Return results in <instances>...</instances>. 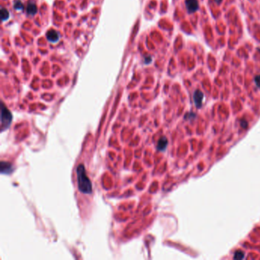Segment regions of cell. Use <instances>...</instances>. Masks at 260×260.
Here are the masks:
<instances>
[{
    "label": "cell",
    "instance_id": "cell-1",
    "mask_svg": "<svg viewBox=\"0 0 260 260\" xmlns=\"http://www.w3.org/2000/svg\"><path fill=\"white\" fill-rule=\"evenodd\" d=\"M76 176L78 188L84 194H90L93 192V185L85 172V166L82 164L79 165L76 169Z\"/></svg>",
    "mask_w": 260,
    "mask_h": 260
},
{
    "label": "cell",
    "instance_id": "cell-2",
    "mask_svg": "<svg viewBox=\"0 0 260 260\" xmlns=\"http://www.w3.org/2000/svg\"><path fill=\"white\" fill-rule=\"evenodd\" d=\"M12 122V114L9 109L4 105L2 106L1 109V131H4L8 129Z\"/></svg>",
    "mask_w": 260,
    "mask_h": 260
},
{
    "label": "cell",
    "instance_id": "cell-3",
    "mask_svg": "<svg viewBox=\"0 0 260 260\" xmlns=\"http://www.w3.org/2000/svg\"><path fill=\"white\" fill-rule=\"evenodd\" d=\"M185 6L189 13H194L199 8L198 0H185Z\"/></svg>",
    "mask_w": 260,
    "mask_h": 260
},
{
    "label": "cell",
    "instance_id": "cell-4",
    "mask_svg": "<svg viewBox=\"0 0 260 260\" xmlns=\"http://www.w3.org/2000/svg\"><path fill=\"white\" fill-rule=\"evenodd\" d=\"M194 101L197 108H201L202 105V101L204 98V94L200 90H196L193 95Z\"/></svg>",
    "mask_w": 260,
    "mask_h": 260
},
{
    "label": "cell",
    "instance_id": "cell-5",
    "mask_svg": "<svg viewBox=\"0 0 260 260\" xmlns=\"http://www.w3.org/2000/svg\"><path fill=\"white\" fill-rule=\"evenodd\" d=\"M13 172V165L10 163L2 162L1 163V172L2 174H11Z\"/></svg>",
    "mask_w": 260,
    "mask_h": 260
},
{
    "label": "cell",
    "instance_id": "cell-6",
    "mask_svg": "<svg viewBox=\"0 0 260 260\" xmlns=\"http://www.w3.org/2000/svg\"><path fill=\"white\" fill-rule=\"evenodd\" d=\"M46 36L48 41L53 42V43L58 41V40L60 39V34L54 30H51L50 31H48Z\"/></svg>",
    "mask_w": 260,
    "mask_h": 260
},
{
    "label": "cell",
    "instance_id": "cell-7",
    "mask_svg": "<svg viewBox=\"0 0 260 260\" xmlns=\"http://www.w3.org/2000/svg\"><path fill=\"white\" fill-rule=\"evenodd\" d=\"M168 145V140L166 137H161L157 143V150L159 151H164L166 149Z\"/></svg>",
    "mask_w": 260,
    "mask_h": 260
},
{
    "label": "cell",
    "instance_id": "cell-8",
    "mask_svg": "<svg viewBox=\"0 0 260 260\" xmlns=\"http://www.w3.org/2000/svg\"><path fill=\"white\" fill-rule=\"evenodd\" d=\"M37 11H38V9H37L36 5L34 2H29L27 6V12L29 14H31V15H34V14H36Z\"/></svg>",
    "mask_w": 260,
    "mask_h": 260
},
{
    "label": "cell",
    "instance_id": "cell-9",
    "mask_svg": "<svg viewBox=\"0 0 260 260\" xmlns=\"http://www.w3.org/2000/svg\"><path fill=\"white\" fill-rule=\"evenodd\" d=\"M244 257H245V253H244V252L242 251V250H237V251H236L235 253H234V256H233L234 259H237V260L243 259H244Z\"/></svg>",
    "mask_w": 260,
    "mask_h": 260
},
{
    "label": "cell",
    "instance_id": "cell-10",
    "mask_svg": "<svg viewBox=\"0 0 260 260\" xmlns=\"http://www.w3.org/2000/svg\"><path fill=\"white\" fill-rule=\"evenodd\" d=\"M1 18H2V20L3 22H5V21H6L8 19H9V12L8 11V9H4V8H2V9H1Z\"/></svg>",
    "mask_w": 260,
    "mask_h": 260
},
{
    "label": "cell",
    "instance_id": "cell-11",
    "mask_svg": "<svg viewBox=\"0 0 260 260\" xmlns=\"http://www.w3.org/2000/svg\"><path fill=\"white\" fill-rule=\"evenodd\" d=\"M14 9H16V10H22V9H23V4H22V2L21 1H16L15 2H14Z\"/></svg>",
    "mask_w": 260,
    "mask_h": 260
},
{
    "label": "cell",
    "instance_id": "cell-12",
    "mask_svg": "<svg viewBox=\"0 0 260 260\" xmlns=\"http://www.w3.org/2000/svg\"><path fill=\"white\" fill-rule=\"evenodd\" d=\"M255 82H256V85H257L259 88H260V75L256 76L255 77Z\"/></svg>",
    "mask_w": 260,
    "mask_h": 260
},
{
    "label": "cell",
    "instance_id": "cell-13",
    "mask_svg": "<svg viewBox=\"0 0 260 260\" xmlns=\"http://www.w3.org/2000/svg\"><path fill=\"white\" fill-rule=\"evenodd\" d=\"M214 1H215V2L217 3V4H221V1H222V0H214Z\"/></svg>",
    "mask_w": 260,
    "mask_h": 260
},
{
    "label": "cell",
    "instance_id": "cell-14",
    "mask_svg": "<svg viewBox=\"0 0 260 260\" xmlns=\"http://www.w3.org/2000/svg\"><path fill=\"white\" fill-rule=\"evenodd\" d=\"M259 51H260V49H259Z\"/></svg>",
    "mask_w": 260,
    "mask_h": 260
}]
</instances>
